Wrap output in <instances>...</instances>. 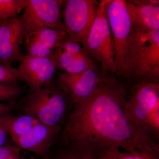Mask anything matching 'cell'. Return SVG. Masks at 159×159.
<instances>
[{"label": "cell", "instance_id": "obj_10", "mask_svg": "<svg viewBox=\"0 0 159 159\" xmlns=\"http://www.w3.org/2000/svg\"><path fill=\"white\" fill-rule=\"evenodd\" d=\"M19 61L20 78L26 83L29 92L39 90L50 84L57 69L52 56L39 57L24 55Z\"/></svg>", "mask_w": 159, "mask_h": 159}, {"label": "cell", "instance_id": "obj_15", "mask_svg": "<svg viewBox=\"0 0 159 159\" xmlns=\"http://www.w3.org/2000/svg\"><path fill=\"white\" fill-rule=\"evenodd\" d=\"M52 57L57 69L69 74H79L98 65L90 56L74 55L57 48Z\"/></svg>", "mask_w": 159, "mask_h": 159}, {"label": "cell", "instance_id": "obj_13", "mask_svg": "<svg viewBox=\"0 0 159 159\" xmlns=\"http://www.w3.org/2000/svg\"><path fill=\"white\" fill-rule=\"evenodd\" d=\"M125 1L132 28L143 31L159 29V0Z\"/></svg>", "mask_w": 159, "mask_h": 159}, {"label": "cell", "instance_id": "obj_4", "mask_svg": "<svg viewBox=\"0 0 159 159\" xmlns=\"http://www.w3.org/2000/svg\"><path fill=\"white\" fill-rule=\"evenodd\" d=\"M25 115L39 123L62 128L72 106L67 94L51 82L39 90L29 92L21 105Z\"/></svg>", "mask_w": 159, "mask_h": 159}, {"label": "cell", "instance_id": "obj_16", "mask_svg": "<svg viewBox=\"0 0 159 159\" xmlns=\"http://www.w3.org/2000/svg\"><path fill=\"white\" fill-rule=\"evenodd\" d=\"M38 123L37 120L28 115L13 116L7 114L0 116V125L10 135L12 141L26 133Z\"/></svg>", "mask_w": 159, "mask_h": 159}, {"label": "cell", "instance_id": "obj_23", "mask_svg": "<svg viewBox=\"0 0 159 159\" xmlns=\"http://www.w3.org/2000/svg\"><path fill=\"white\" fill-rule=\"evenodd\" d=\"M7 133L6 130L0 125V147L4 146L7 141Z\"/></svg>", "mask_w": 159, "mask_h": 159}, {"label": "cell", "instance_id": "obj_14", "mask_svg": "<svg viewBox=\"0 0 159 159\" xmlns=\"http://www.w3.org/2000/svg\"><path fill=\"white\" fill-rule=\"evenodd\" d=\"M61 129L39 122L32 126L26 133L13 141L20 149L42 155L49 150L54 140L59 136Z\"/></svg>", "mask_w": 159, "mask_h": 159}, {"label": "cell", "instance_id": "obj_2", "mask_svg": "<svg viewBox=\"0 0 159 159\" xmlns=\"http://www.w3.org/2000/svg\"><path fill=\"white\" fill-rule=\"evenodd\" d=\"M131 80L159 83V29L132 28L124 68V84Z\"/></svg>", "mask_w": 159, "mask_h": 159}, {"label": "cell", "instance_id": "obj_11", "mask_svg": "<svg viewBox=\"0 0 159 159\" xmlns=\"http://www.w3.org/2000/svg\"><path fill=\"white\" fill-rule=\"evenodd\" d=\"M25 36L21 16L0 21V63L11 65L23 56L20 49Z\"/></svg>", "mask_w": 159, "mask_h": 159}, {"label": "cell", "instance_id": "obj_5", "mask_svg": "<svg viewBox=\"0 0 159 159\" xmlns=\"http://www.w3.org/2000/svg\"><path fill=\"white\" fill-rule=\"evenodd\" d=\"M109 1H99L96 18L83 48L102 70L115 74V48L107 14Z\"/></svg>", "mask_w": 159, "mask_h": 159}, {"label": "cell", "instance_id": "obj_6", "mask_svg": "<svg viewBox=\"0 0 159 159\" xmlns=\"http://www.w3.org/2000/svg\"><path fill=\"white\" fill-rule=\"evenodd\" d=\"M107 14L115 48L116 76L124 83L125 54L131 29L130 18L124 0H109Z\"/></svg>", "mask_w": 159, "mask_h": 159}, {"label": "cell", "instance_id": "obj_17", "mask_svg": "<svg viewBox=\"0 0 159 159\" xmlns=\"http://www.w3.org/2000/svg\"><path fill=\"white\" fill-rule=\"evenodd\" d=\"M25 0H0V21L14 18L24 9Z\"/></svg>", "mask_w": 159, "mask_h": 159}, {"label": "cell", "instance_id": "obj_21", "mask_svg": "<svg viewBox=\"0 0 159 159\" xmlns=\"http://www.w3.org/2000/svg\"><path fill=\"white\" fill-rule=\"evenodd\" d=\"M20 148L17 146L0 147V159H19Z\"/></svg>", "mask_w": 159, "mask_h": 159}, {"label": "cell", "instance_id": "obj_9", "mask_svg": "<svg viewBox=\"0 0 159 159\" xmlns=\"http://www.w3.org/2000/svg\"><path fill=\"white\" fill-rule=\"evenodd\" d=\"M63 2L64 0H25L24 13L21 16L25 34L43 28L65 31L61 17Z\"/></svg>", "mask_w": 159, "mask_h": 159}, {"label": "cell", "instance_id": "obj_19", "mask_svg": "<svg viewBox=\"0 0 159 159\" xmlns=\"http://www.w3.org/2000/svg\"><path fill=\"white\" fill-rule=\"evenodd\" d=\"M21 86L17 84L0 83V101L12 102L22 93Z\"/></svg>", "mask_w": 159, "mask_h": 159}, {"label": "cell", "instance_id": "obj_1", "mask_svg": "<svg viewBox=\"0 0 159 159\" xmlns=\"http://www.w3.org/2000/svg\"><path fill=\"white\" fill-rule=\"evenodd\" d=\"M125 84L116 77L102 84L88 99L72 105L59 136L61 143L82 142L132 154L158 151L159 141L125 116Z\"/></svg>", "mask_w": 159, "mask_h": 159}, {"label": "cell", "instance_id": "obj_12", "mask_svg": "<svg viewBox=\"0 0 159 159\" xmlns=\"http://www.w3.org/2000/svg\"><path fill=\"white\" fill-rule=\"evenodd\" d=\"M67 34L65 31L43 28L25 34L24 41L27 54L34 57H48L53 55Z\"/></svg>", "mask_w": 159, "mask_h": 159}, {"label": "cell", "instance_id": "obj_18", "mask_svg": "<svg viewBox=\"0 0 159 159\" xmlns=\"http://www.w3.org/2000/svg\"><path fill=\"white\" fill-rule=\"evenodd\" d=\"M57 49L70 54L82 56H89L81 43L66 35Z\"/></svg>", "mask_w": 159, "mask_h": 159}, {"label": "cell", "instance_id": "obj_3", "mask_svg": "<svg viewBox=\"0 0 159 159\" xmlns=\"http://www.w3.org/2000/svg\"><path fill=\"white\" fill-rule=\"evenodd\" d=\"M125 85L127 119L159 141V83L131 80Z\"/></svg>", "mask_w": 159, "mask_h": 159}, {"label": "cell", "instance_id": "obj_7", "mask_svg": "<svg viewBox=\"0 0 159 159\" xmlns=\"http://www.w3.org/2000/svg\"><path fill=\"white\" fill-rule=\"evenodd\" d=\"M99 4L97 0H64L61 17L65 31L83 47L96 18Z\"/></svg>", "mask_w": 159, "mask_h": 159}, {"label": "cell", "instance_id": "obj_22", "mask_svg": "<svg viewBox=\"0 0 159 159\" xmlns=\"http://www.w3.org/2000/svg\"><path fill=\"white\" fill-rule=\"evenodd\" d=\"M16 108V105L13 102L0 103V116L9 114Z\"/></svg>", "mask_w": 159, "mask_h": 159}, {"label": "cell", "instance_id": "obj_8", "mask_svg": "<svg viewBox=\"0 0 159 159\" xmlns=\"http://www.w3.org/2000/svg\"><path fill=\"white\" fill-rule=\"evenodd\" d=\"M115 76L97 65L79 74L63 72L58 76L57 83L67 94L73 105L88 99L102 84Z\"/></svg>", "mask_w": 159, "mask_h": 159}, {"label": "cell", "instance_id": "obj_20", "mask_svg": "<svg viewBox=\"0 0 159 159\" xmlns=\"http://www.w3.org/2000/svg\"><path fill=\"white\" fill-rule=\"evenodd\" d=\"M21 80L17 69L11 65L0 63V83L17 84Z\"/></svg>", "mask_w": 159, "mask_h": 159}]
</instances>
